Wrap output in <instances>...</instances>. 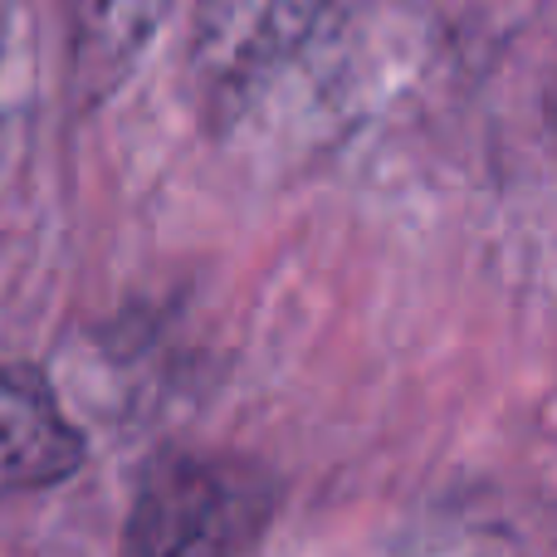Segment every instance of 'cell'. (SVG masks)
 <instances>
[{
    "label": "cell",
    "instance_id": "1",
    "mask_svg": "<svg viewBox=\"0 0 557 557\" xmlns=\"http://www.w3.org/2000/svg\"><path fill=\"white\" fill-rule=\"evenodd\" d=\"M270 519V480L240 460L172 455L147 470L123 557H240Z\"/></svg>",
    "mask_w": 557,
    "mask_h": 557
},
{
    "label": "cell",
    "instance_id": "2",
    "mask_svg": "<svg viewBox=\"0 0 557 557\" xmlns=\"http://www.w3.org/2000/svg\"><path fill=\"white\" fill-rule=\"evenodd\" d=\"M323 0H201L196 78L215 103L235 108L274 74L313 29Z\"/></svg>",
    "mask_w": 557,
    "mask_h": 557
},
{
    "label": "cell",
    "instance_id": "3",
    "mask_svg": "<svg viewBox=\"0 0 557 557\" xmlns=\"http://www.w3.org/2000/svg\"><path fill=\"white\" fill-rule=\"evenodd\" d=\"M84 465V435L39 367H0V490H49Z\"/></svg>",
    "mask_w": 557,
    "mask_h": 557
},
{
    "label": "cell",
    "instance_id": "4",
    "mask_svg": "<svg viewBox=\"0 0 557 557\" xmlns=\"http://www.w3.org/2000/svg\"><path fill=\"white\" fill-rule=\"evenodd\" d=\"M172 0H74V78L103 94L157 35Z\"/></svg>",
    "mask_w": 557,
    "mask_h": 557
}]
</instances>
